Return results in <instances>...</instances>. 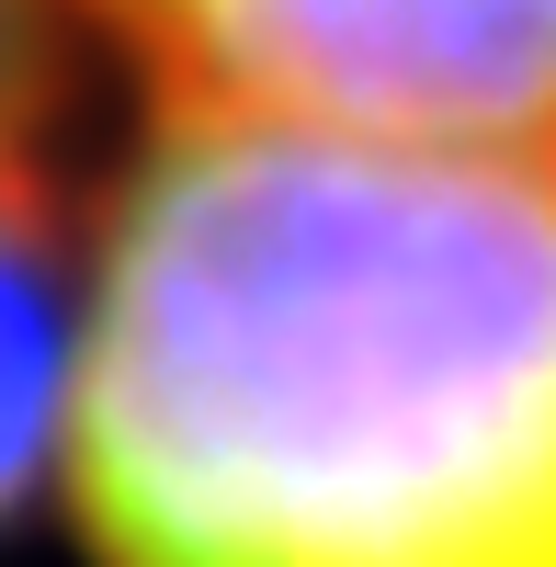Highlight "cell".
Masks as SVG:
<instances>
[{
	"label": "cell",
	"mask_w": 556,
	"mask_h": 567,
	"mask_svg": "<svg viewBox=\"0 0 556 567\" xmlns=\"http://www.w3.org/2000/svg\"><path fill=\"white\" fill-rule=\"evenodd\" d=\"M103 567H556V136L194 103L80 296Z\"/></svg>",
	"instance_id": "obj_1"
},
{
	"label": "cell",
	"mask_w": 556,
	"mask_h": 567,
	"mask_svg": "<svg viewBox=\"0 0 556 567\" xmlns=\"http://www.w3.org/2000/svg\"><path fill=\"white\" fill-rule=\"evenodd\" d=\"M194 103L556 136V0H103Z\"/></svg>",
	"instance_id": "obj_2"
},
{
	"label": "cell",
	"mask_w": 556,
	"mask_h": 567,
	"mask_svg": "<svg viewBox=\"0 0 556 567\" xmlns=\"http://www.w3.org/2000/svg\"><path fill=\"white\" fill-rule=\"evenodd\" d=\"M80 398V296L58 284L45 239L0 205V523L34 499L45 465H69Z\"/></svg>",
	"instance_id": "obj_3"
},
{
	"label": "cell",
	"mask_w": 556,
	"mask_h": 567,
	"mask_svg": "<svg viewBox=\"0 0 556 567\" xmlns=\"http://www.w3.org/2000/svg\"><path fill=\"white\" fill-rule=\"evenodd\" d=\"M0 114H12V0H0Z\"/></svg>",
	"instance_id": "obj_4"
}]
</instances>
